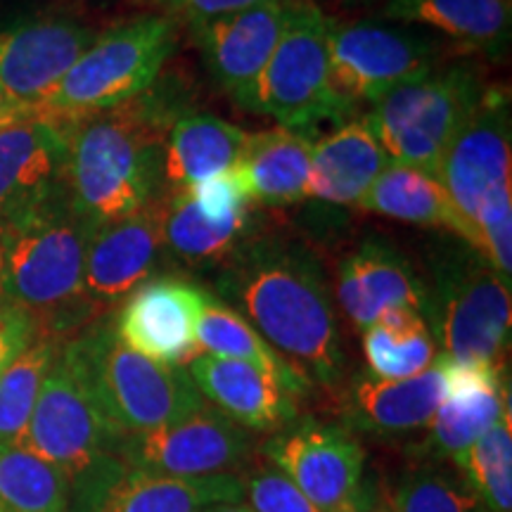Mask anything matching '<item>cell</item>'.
Here are the masks:
<instances>
[{"instance_id":"cell-32","label":"cell","mask_w":512,"mask_h":512,"mask_svg":"<svg viewBox=\"0 0 512 512\" xmlns=\"http://www.w3.org/2000/svg\"><path fill=\"white\" fill-rule=\"evenodd\" d=\"M72 482L17 444H0V512H69Z\"/></svg>"},{"instance_id":"cell-22","label":"cell","mask_w":512,"mask_h":512,"mask_svg":"<svg viewBox=\"0 0 512 512\" xmlns=\"http://www.w3.org/2000/svg\"><path fill=\"white\" fill-rule=\"evenodd\" d=\"M446 394V358L406 380H382L361 373L349 384L342 415L349 427L375 437H401L430 425Z\"/></svg>"},{"instance_id":"cell-19","label":"cell","mask_w":512,"mask_h":512,"mask_svg":"<svg viewBox=\"0 0 512 512\" xmlns=\"http://www.w3.org/2000/svg\"><path fill=\"white\" fill-rule=\"evenodd\" d=\"M69 126L38 110L0 126V221L64 188Z\"/></svg>"},{"instance_id":"cell-41","label":"cell","mask_w":512,"mask_h":512,"mask_svg":"<svg viewBox=\"0 0 512 512\" xmlns=\"http://www.w3.org/2000/svg\"><path fill=\"white\" fill-rule=\"evenodd\" d=\"M344 3H361V0H344Z\"/></svg>"},{"instance_id":"cell-34","label":"cell","mask_w":512,"mask_h":512,"mask_svg":"<svg viewBox=\"0 0 512 512\" xmlns=\"http://www.w3.org/2000/svg\"><path fill=\"white\" fill-rule=\"evenodd\" d=\"M62 339L41 335L0 373V444H17L27 430Z\"/></svg>"},{"instance_id":"cell-26","label":"cell","mask_w":512,"mask_h":512,"mask_svg":"<svg viewBox=\"0 0 512 512\" xmlns=\"http://www.w3.org/2000/svg\"><path fill=\"white\" fill-rule=\"evenodd\" d=\"M313 133L271 128L252 133L240 162L230 169L249 204L294 207L306 200L311 176Z\"/></svg>"},{"instance_id":"cell-23","label":"cell","mask_w":512,"mask_h":512,"mask_svg":"<svg viewBox=\"0 0 512 512\" xmlns=\"http://www.w3.org/2000/svg\"><path fill=\"white\" fill-rule=\"evenodd\" d=\"M185 370L204 401L245 430L278 432L297 420V394L249 363L195 354Z\"/></svg>"},{"instance_id":"cell-18","label":"cell","mask_w":512,"mask_h":512,"mask_svg":"<svg viewBox=\"0 0 512 512\" xmlns=\"http://www.w3.org/2000/svg\"><path fill=\"white\" fill-rule=\"evenodd\" d=\"M95 31L69 17L22 19L0 27V86L36 107L93 43Z\"/></svg>"},{"instance_id":"cell-31","label":"cell","mask_w":512,"mask_h":512,"mask_svg":"<svg viewBox=\"0 0 512 512\" xmlns=\"http://www.w3.org/2000/svg\"><path fill=\"white\" fill-rule=\"evenodd\" d=\"M363 354L370 375L406 380L437 361V344L422 313L394 309L363 330Z\"/></svg>"},{"instance_id":"cell-40","label":"cell","mask_w":512,"mask_h":512,"mask_svg":"<svg viewBox=\"0 0 512 512\" xmlns=\"http://www.w3.org/2000/svg\"><path fill=\"white\" fill-rule=\"evenodd\" d=\"M202 512H254V510L249 508L247 503L235 501V503H214L209 505V508H204Z\"/></svg>"},{"instance_id":"cell-13","label":"cell","mask_w":512,"mask_h":512,"mask_svg":"<svg viewBox=\"0 0 512 512\" xmlns=\"http://www.w3.org/2000/svg\"><path fill=\"white\" fill-rule=\"evenodd\" d=\"M235 501L240 477H169L102 456L72 479L69 512H202Z\"/></svg>"},{"instance_id":"cell-6","label":"cell","mask_w":512,"mask_h":512,"mask_svg":"<svg viewBox=\"0 0 512 512\" xmlns=\"http://www.w3.org/2000/svg\"><path fill=\"white\" fill-rule=\"evenodd\" d=\"M425 290V318L441 356L503 366L512 328L510 283L475 247L456 240L434 249Z\"/></svg>"},{"instance_id":"cell-21","label":"cell","mask_w":512,"mask_h":512,"mask_svg":"<svg viewBox=\"0 0 512 512\" xmlns=\"http://www.w3.org/2000/svg\"><path fill=\"white\" fill-rule=\"evenodd\" d=\"M505 411H510V389L503 366L456 363L446 358V394L427 425V460L453 463L496 425Z\"/></svg>"},{"instance_id":"cell-35","label":"cell","mask_w":512,"mask_h":512,"mask_svg":"<svg viewBox=\"0 0 512 512\" xmlns=\"http://www.w3.org/2000/svg\"><path fill=\"white\" fill-rule=\"evenodd\" d=\"M394 512H484L458 470L444 463L413 467L396 486Z\"/></svg>"},{"instance_id":"cell-27","label":"cell","mask_w":512,"mask_h":512,"mask_svg":"<svg viewBox=\"0 0 512 512\" xmlns=\"http://www.w3.org/2000/svg\"><path fill=\"white\" fill-rule=\"evenodd\" d=\"M249 140H252V133L216 114H183L171 126L164 145V190H188L209 178L228 174L245 155Z\"/></svg>"},{"instance_id":"cell-36","label":"cell","mask_w":512,"mask_h":512,"mask_svg":"<svg viewBox=\"0 0 512 512\" xmlns=\"http://www.w3.org/2000/svg\"><path fill=\"white\" fill-rule=\"evenodd\" d=\"M242 496L254 512H320L302 491L273 465L256 467L242 479Z\"/></svg>"},{"instance_id":"cell-37","label":"cell","mask_w":512,"mask_h":512,"mask_svg":"<svg viewBox=\"0 0 512 512\" xmlns=\"http://www.w3.org/2000/svg\"><path fill=\"white\" fill-rule=\"evenodd\" d=\"M41 337L38 320L27 309L0 297V373Z\"/></svg>"},{"instance_id":"cell-9","label":"cell","mask_w":512,"mask_h":512,"mask_svg":"<svg viewBox=\"0 0 512 512\" xmlns=\"http://www.w3.org/2000/svg\"><path fill=\"white\" fill-rule=\"evenodd\" d=\"M330 27L332 17L318 3L292 0L283 36L242 110L271 117L287 131L339 124L330 91Z\"/></svg>"},{"instance_id":"cell-5","label":"cell","mask_w":512,"mask_h":512,"mask_svg":"<svg viewBox=\"0 0 512 512\" xmlns=\"http://www.w3.org/2000/svg\"><path fill=\"white\" fill-rule=\"evenodd\" d=\"M512 110L503 86H486L477 110L446 150L439 178L470 230V247L510 283Z\"/></svg>"},{"instance_id":"cell-2","label":"cell","mask_w":512,"mask_h":512,"mask_svg":"<svg viewBox=\"0 0 512 512\" xmlns=\"http://www.w3.org/2000/svg\"><path fill=\"white\" fill-rule=\"evenodd\" d=\"M188 95L174 76L112 110L74 119L67 136L64 188L95 228L126 219L164 190V145L188 114Z\"/></svg>"},{"instance_id":"cell-16","label":"cell","mask_w":512,"mask_h":512,"mask_svg":"<svg viewBox=\"0 0 512 512\" xmlns=\"http://www.w3.org/2000/svg\"><path fill=\"white\" fill-rule=\"evenodd\" d=\"M200 285L162 275L145 280L112 316L121 342L136 354L166 366H183L195 356V323L204 306Z\"/></svg>"},{"instance_id":"cell-1","label":"cell","mask_w":512,"mask_h":512,"mask_svg":"<svg viewBox=\"0 0 512 512\" xmlns=\"http://www.w3.org/2000/svg\"><path fill=\"white\" fill-rule=\"evenodd\" d=\"M216 297L238 311L313 387L344 368L337 311L323 266L304 242L252 233L216 266Z\"/></svg>"},{"instance_id":"cell-4","label":"cell","mask_w":512,"mask_h":512,"mask_svg":"<svg viewBox=\"0 0 512 512\" xmlns=\"http://www.w3.org/2000/svg\"><path fill=\"white\" fill-rule=\"evenodd\" d=\"M62 354L79 373L119 437L174 425L207 406L183 366H166L128 349L102 316L62 342Z\"/></svg>"},{"instance_id":"cell-33","label":"cell","mask_w":512,"mask_h":512,"mask_svg":"<svg viewBox=\"0 0 512 512\" xmlns=\"http://www.w3.org/2000/svg\"><path fill=\"white\" fill-rule=\"evenodd\" d=\"M484 512L512 510V418L501 415L463 456L453 460Z\"/></svg>"},{"instance_id":"cell-30","label":"cell","mask_w":512,"mask_h":512,"mask_svg":"<svg viewBox=\"0 0 512 512\" xmlns=\"http://www.w3.org/2000/svg\"><path fill=\"white\" fill-rule=\"evenodd\" d=\"M195 347L209 356L242 361L264 370L297 396L311 389L238 311L211 292L204 294L202 313L195 323Z\"/></svg>"},{"instance_id":"cell-17","label":"cell","mask_w":512,"mask_h":512,"mask_svg":"<svg viewBox=\"0 0 512 512\" xmlns=\"http://www.w3.org/2000/svg\"><path fill=\"white\" fill-rule=\"evenodd\" d=\"M290 8L292 0H271L188 27L211 79L240 110L283 36Z\"/></svg>"},{"instance_id":"cell-38","label":"cell","mask_w":512,"mask_h":512,"mask_svg":"<svg viewBox=\"0 0 512 512\" xmlns=\"http://www.w3.org/2000/svg\"><path fill=\"white\" fill-rule=\"evenodd\" d=\"M150 3L159 10L157 15L190 27V24L235 15V12L256 8V5L271 3V0H150Z\"/></svg>"},{"instance_id":"cell-25","label":"cell","mask_w":512,"mask_h":512,"mask_svg":"<svg viewBox=\"0 0 512 512\" xmlns=\"http://www.w3.org/2000/svg\"><path fill=\"white\" fill-rule=\"evenodd\" d=\"M387 22L432 29L491 60H501L510 48L512 0H387Z\"/></svg>"},{"instance_id":"cell-14","label":"cell","mask_w":512,"mask_h":512,"mask_svg":"<svg viewBox=\"0 0 512 512\" xmlns=\"http://www.w3.org/2000/svg\"><path fill=\"white\" fill-rule=\"evenodd\" d=\"M112 456L169 477L230 475L252 458V434L207 403L174 425L121 437Z\"/></svg>"},{"instance_id":"cell-20","label":"cell","mask_w":512,"mask_h":512,"mask_svg":"<svg viewBox=\"0 0 512 512\" xmlns=\"http://www.w3.org/2000/svg\"><path fill=\"white\" fill-rule=\"evenodd\" d=\"M337 302L344 316L366 330L384 313L411 309L425 316L427 290L399 247L382 238H368L344 256L337 268Z\"/></svg>"},{"instance_id":"cell-8","label":"cell","mask_w":512,"mask_h":512,"mask_svg":"<svg viewBox=\"0 0 512 512\" xmlns=\"http://www.w3.org/2000/svg\"><path fill=\"white\" fill-rule=\"evenodd\" d=\"M484 91V76L475 64H439L373 102L361 117L389 162L439 176L441 159L477 110Z\"/></svg>"},{"instance_id":"cell-29","label":"cell","mask_w":512,"mask_h":512,"mask_svg":"<svg viewBox=\"0 0 512 512\" xmlns=\"http://www.w3.org/2000/svg\"><path fill=\"white\" fill-rule=\"evenodd\" d=\"M254 233V211L209 216L185 190L169 192L164 219V254L183 266H219Z\"/></svg>"},{"instance_id":"cell-39","label":"cell","mask_w":512,"mask_h":512,"mask_svg":"<svg viewBox=\"0 0 512 512\" xmlns=\"http://www.w3.org/2000/svg\"><path fill=\"white\" fill-rule=\"evenodd\" d=\"M29 112H34V107L19 102L15 95L8 93L3 86H0V126L8 124V121L24 117V114H29Z\"/></svg>"},{"instance_id":"cell-7","label":"cell","mask_w":512,"mask_h":512,"mask_svg":"<svg viewBox=\"0 0 512 512\" xmlns=\"http://www.w3.org/2000/svg\"><path fill=\"white\" fill-rule=\"evenodd\" d=\"M178 43V24L157 15L119 22L79 55L34 110L74 121L124 105L155 83Z\"/></svg>"},{"instance_id":"cell-11","label":"cell","mask_w":512,"mask_h":512,"mask_svg":"<svg viewBox=\"0 0 512 512\" xmlns=\"http://www.w3.org/2000/svg\"><path fill=\"white\" fill-rule=\"evenodd\" d=\"M264 458L320 512H370L366 451L347 427L292 422L273 432Z\"/></svg>"},{"instance_id":"cell-24","label":"cell","mask_w":512,"mask_h":512,"mask_svg":"<svg viewBox=\"0 0 512 512\" xmlns=\"http://www.w3.org/2000/svg\"><path fill=\"white\" fill-rule=\"evenodd\" d=\"M389 159L363 117L339 121L325 136H316L306 200L330 207H358Z\"/></svg>"},{"instance_id":"cell-3","label":"cell","mask_w":512,"mask_h":512,"mask_svg":"<svg viewBox=\"0 0 512 512\" xmlns=\"http://www.w3.org/2000/svg\"><path fill=\"white\" fill-rule=\"evenodd\" d=\"M95 228L55 190L0 221V297L27 309L41 335L62 339L93 323L83 268Z\"/></svg>"},{"instance_id":"cell-10","label":"cell","mask_w":512,"mask_h":512,"mask_svg":"<svg viewBox=\"0 0 512 512\" xmlns=\"http://www.w3.org/2000/svg\"><path fill=\"white\" fill-rule=\"evenodd\" d=\"M444 46L403 24L337 22L330 27V91L339 121L403 83L439 67Z\"/></svg>"},{"instance_id":"cell-12","label":"cell","mask_w":512,"mask_h":512,"mask_svg":"<svg viewBox=\"0 0 512 512\" xmlns=\"http://www.w3.org/2000/svg\"><path fill=\"white\" fill-rule=\"evenodd\" d=\"M119 439L60 344L17 446L60 467L72 482L98 458L112 456Z\"/></svg>"},{"instance_id":"cell-15","label":"cell","mask_w":512,"mask_h":512,"mask_svg":"<svg viewBox=\"0 0 512 512\" xmlns=\"http://www.w3.org/2000/svg\"><path fill=\"white\" fill-rule=\"evenodd\" d=\"M169 192L162 190L126 219L105 223L93 233L83 268V306L93 320L152 278L164 254V219Z\"/></svg>"},{"instance_id":"cell-28","label":"cell","mask_w":512,"mask_h":512,"mask_svg":"<svg viewBox=\"0 0 512 512\" xmlns=\"http://www.w3.org/2000/svg\"><path fill=\"white\" fill-rule=\"evenodd\" d=\"M358 209L420 228L448 230L470 245V230L437 174L406 164H387Z\"/></svg>"}]
</instances>
